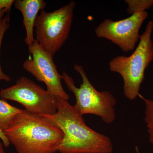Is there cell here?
Returning <instances> with one entry per match:
<instances>
[{"mask_svg":"<svg viewBox=\"0 0 153 153\" xmlns=\"http://www.w3.org/2000/svg\"><path fill=\"white\" fill-rule=\"evenodd\" d=\"M15 1L14 0H0V11L5 10L7 13L10 14L11 7Z\"/></svg>","mask_w":153,"mask_h":153,"instance_id":"14","label":"cell"},{"mask_svg":"<svg viewBox=\"0 0 153 153\" xmlns=\"http://www.w3.org/2000/svg\"><path fill=\"white\" fill-rule=\"evenodd\" d=\"M4 134L18 153H55L63 138L60 128L25 109L16 116Z\"/></svg>","mask_w":153,"mask_h":153,"instance_id":"2","label":"cell"},{"mask_svg":"<svg viewBox=\"0 0 153 153\" xmlns=\"http://www.w3.org/2000/svg\"><path fill=\"white\" fill-rule=\"evenodd\" d=\"M74 68L82 77V83L79 88L76 87L72 77L65 71L61 77L68 89L75 95L76 101L74 107L76 111L81 116L95 115L101 118L105 123H112L116 117L114 106L116 99L109 91L100 92L97 90L91 83L82 66L75 64Z\"/></svg>","mask_w":153,"mask_h":153,"instance_id":"4","label":"cell"},{"mask_svg":"<svg viewBox=\"0 0 153 153\" xmlns=\"http://www.w3.org/2000/svg\"><path fill=\"white\" fill-rule=\"evenodd\" d=\"M148 16L146 11L118 21L105 19L95 28L96 36L111 41L124 52L132 51L139 40L141 27Z\"/></svg>","mask_w":153,"mask_h":153,"instance_id":"7","label":"cell"},{"mask_svg":"<svg viewBox=\"0 0 153 153\" xmlns=\"http://www.w3.org/2000/svg\"><path fill=\"white\" fill-rule=\"evenodd\" d=\"M0 153H5L2 143H0Z\"/></svg>","mask_w":153,"mask_h":153,"instance_id":"17","label":"cell"},{"mask_svg":"<svg viewBox=\"0 0 153 153\" xmlns=\"http://www.w3.org/2000/svg\"><path fill=\"white\" fill-rule=\"evenodd\" d=\"M22 111L13 106L4 100H0V129L4 133L8 128L14 118Z\"/></svg>","mask_w":153,"mask_h":153,"instance_id":"10","label":"cell"},{"mask_svg":"<svg viewBox=\"0 0 153 153\" xmlns=\"http://www.w3.org/2000/svg\"><path fill=\"white\" fill-rule=\"evenodd\" d=\"M153 22L149 21L140 36L139 42L133 53L128 56H116L108 63L110 70L122 77L124 94L130 100H134L139 95L145 70L153 60Z\"/></svg>","mask_w":153,"mask_h":153,"instance_id":"3","label":"cell"},{"mask_svg":"<svg viewBox=\"0 0 153 153\" xmlns=\"http://www.w3.org/2000/svg\"><path fill=\"white\" fill-rule=\"evenodd\" d=\"M0 139L2 140L3 145L6 147H7L10 145V143L9 141L5 135L4 134L0 129Z\"/></svg>","mask_w":153,"mask_h":153,"instance_id":"15","label":"cell"},{"mask_svg":"<svg viewBox=\"0 0 153 153\" xmlns=\"http://www.w3.org/2000/svg\"><path fill=\"white\" fill-rule=\"evenodd\" d=\"M29 51L32 57L24 61V69L38 81L44 82L49 93L68 100L69 95L63 89L61 75L57 71L53 57L41 47L36 39L29 46Z\"/></svg>","mask_w":153,"mask_h":153,"instance_id":"8","label":"cell"},{"mask_svg":"<svg viewBox=\"0 0 153 153\" xmlns=\"http://www.w3.org/2000/svg\"><path fill=\"white\" fill-rule=\"evenodd\" d=\"M144 101L145 108V121L148 128L149 139L153 144V100L145 98L139 94Z\"/></svg>","mask_w":153,"mask_h":153,"instance_id":"12","label":"cell"},{"mask_svg":"<svg viewBox=\"0 0 153 153\" xmlns=\"http://www.w3.org/2000/svg\"><path fill=\"white\" fill-rule=\"evenodd\" d=\"M76 3L73 1L50 12L41 11L35 25L36 41L52 57L68 39Z\"/></svg>","mask_w":153,"mask_h":153,"instance_id":"5","label":"cell"},{"mask_svg":"<svg viewBox=\"0 0 153 153\" xmlns=\"http://www.w3.org/2000/svg\"><path fill=\"white\" fill-rule=\"evenodd\" d=\"M0 96L19 102L28 112L39 115L54 114L58 108V97L24 76L14 85L1 89Z\"/></svg>","mask_w":153,"mask_h":153,"instance_id":"6","label":"cell"},{"mask_svg":"<svg viewBox=\"0 0 153 153\" xmlns=\"http://www.w3.org/2000/svg\"><path fill=\"white\" fill-rule=\"evenodd\" d=\"M136 150L137 153H140L139 151L138 148L137 146L136 147Z\"/></svg>","mask_w":153,"mask_h":153,"instance_id":"18","label":"cell"},{"mask_svg":"<svg viewBox=\"0 0 153 153\" xmlns=\"http://www.w3.org/2000/svg\"><path fill=\"white\" fill-rule=\"evenodd\" d=\"M15 7L22 13L26 30L25 42L28 47L33 44L34 28L39 12L44 11L47 3L43 0H17L14 3Z\"/></svg>","mask_w":153,"mask_h":153,"instance_id":"9","label":"cell"},{"mask_svg":"<svg viewBox=\"0 0 153 153\" xmlns=\"http://www.w3.org/2000/svg\"><path fill=\"white\" fill-rule=\"evenodd\" d=\"M62 131L63 138L58 149L60 153H111L112 141L86 125L68 100L58 97L57 111L53 114L41 115Z\"/></svg>","mask_w":153,"mask_h":153,"instance_id":"1","label":"cell"},{"mask_svg":"<svg viewBox=\"0 0 153 153\" xmlns=\"http://www.w3.org/2000/svg\"><path fill=\"white\" fill-rule=\"evenodd\" d=\"M10 14L7 13L4 17L0 21V52L4 36L10 27ZM11 79L9 75L5 74L2 71L0 62V81L1 80L9 82Z\"/></svg>","mask_w":153,"mask_h":153,"instance_id":"13","label":"cell"},{"mask_svg":"<svg viewBox=\"0 0 153 153\" xmlns=\"http://www.w3.org/2000/svg\"><path fill=\"white\" fill-rule=\"evenodd\" d=\"M7 13V11L5 10H3L0 11V21L4 17L5 15Z\"/></svg>","mask_w":153,"mask_h":153,"instance_id":"16","label":"cell"},{"mask_svg":"<svg viewBox=\"0 0 153 153\" xmlns=\"http://www.w3.org/2000/svg\"><path fill=\"white\" fill-rule=\"evenodd\" d=\"M127 4V12L131 16L146 12L153 6V0H126Z\"/></svg>","mask_w":153,"mask_h":153,"instance_id":"11","label":"cell"}]
</instances>
